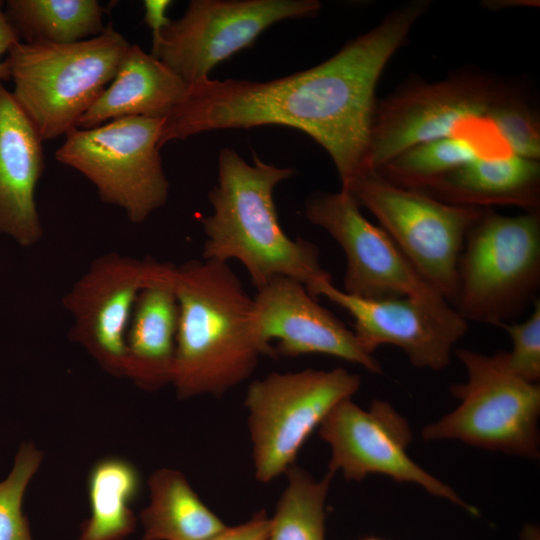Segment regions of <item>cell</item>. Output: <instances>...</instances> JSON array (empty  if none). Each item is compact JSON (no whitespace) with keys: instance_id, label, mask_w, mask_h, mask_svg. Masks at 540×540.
Instances as JSON below:
<instances>
[{"instance_id":"obj_29","label":"cell","mask_w":540,"mask_h":540,"mask_svg":"<svg viewBox=\"0 0 540 540\" xmlns=\"http://www.w3.org/2000/svg\"><path fill=\"white\" fill-rule=\"evenodd\" d=\"M271 518L265 511L255 513L248 521L223 530L206 540H266L271 529Z\"/></svg>"},{"instance_id":"obj_1","label":"cell","mask_w":540,"mask_h":540,"mask_svg":"<svg viewBox=\"0 0 540 540\" xmlns=\"http://www.w3.org/2000/svg\"><path fill=\"white\" fill-rule=\"evenodd\" d=\"M427 8L425 0L409 2L329 59L292 75L263 82L208 77L189 85L164 118L160 147L213 130L288 126L327 151L348 190L363 171L380 75Z\"/></svg>"},{"instance_id":"obj_26","label":"cell","mask_w":540,"mask_h":540,"mask_svg":"<svg viewBox=\"0 0 540 540\" xmlns=\"http://www.w3.org/2000/svg\"><path fill=\"white\" fill-rule=\"evenodd\" d=\"M42 459V452L32 443H23L9 475L0 481V540H33L22 503L25 490Z\"/></svg>"},{"instance_id":"obj_4","label":"cell","mask_w":540,"mask_h":540,"mask_svg":"<svg viewBox=\"0 0 540 540\" xmlns=\"http://www.w3.org/2000/svg\"><path fill=\"white\" fill-rule=\"evenodd\" d=\"M130 43L111 24L69 44L18 41L7 54L11 92L42 141L66 136L115 77Z\"/></svg>"},{"instance_id":"obj_11","label":"cell","mask_w":540,"mask_h":540,"mask_svg":"<svg viewBox=\"0 0 540 540\" xmlns=\"http://www.w3.org/2000/svg\"><path fill=\"white\" fill-rule=\"evenodd\" d=\"M320 8L316 0H192L150 54L189 86L208 78L217 64L250 46L274 23L312 17Z\"/></svg>"},{"instance_id":"obj_14","label":"cell","mask_w":540,"mask_h":540,"mask_svg":"<svg viewBox=\"0 0 540 540\" xmlns=\"http://www.w3.org/2000/svg\"><path fill=\"white\" fill-rule=\"evenodd\" d=\"M305 214L344 251L345 293L366 299L415 297L436 306L449 304L416 271L391 237L364 217L351 192L341 189L313 196Z\"/></svg>"},{"instance_id":"obj_23","label":"cell","mask_w":540,"mask_h":540,"mask_svg":"<svg viewBox=\"0 0 540 540\" xmlns=\"http://www.w3.org/2000/svg\"><path fill=\"white\" fill-rule=\"evenodd\" d=\"M4 13L25 43H75L106 28L105 9L97 0H7Z\"/></svg>"},{"instance_id":"obj_31","label":"cell","mask_w":540,"mask_h":540,"mask_svg":"<svg viewBox=\"0 0 540 540\" xmlns=\"http://www.w3.org/2000/svg\"><path fill=\"white\" fill-rule=\"evenodd\" d=\"M19 40L15 30L4 13V4L0 1V82L10 80V68L7 59H3Z\"/></svg>"},{"instance_id":"obj_32","label":"cell","mask_w":540,"mask_h":540,"mask_svg":"<svg viewBox=\"0 0 540 540\" xmlns=\"http://www.w3.org/2000/svg\"><path fill=\"white\" fill-rule=\"evenodd\" d=\"M360 540H384V539H381L379 537L369 536V537H364Z\"/></svg>"},{"instance_id":"obj_7","label":"cell","mask_w":540,"mask_h":540,"mask_svg":"<svg viewBox=\"0 0 540 540\" xmlns=\"http://www.w3.org/2000/svg\"><path fill=\"white\" fill-rule=\"evenodd\" d=\"M163 122L131 116L76 128L65 136L55 158L88 179L103 202L140 224L164 206L169 195L159 153Z\"/></svg>"},{"instance_id":"obj_19","label":"cell","mask_w":540,"mask_h":540,"mask_svg":"<svg viewBox=\"0 0 540 540\" xmlns=\"http://www.w3.org/2000/svg\"><path fill=\"white\" fill-rule=\"evenodd\" d=\"M420 191L455 205L516 206L526 212L539 211L540 163L512 153L479 157Z\"/></svg>"},{"instance_id":"obj_5","label":"cell","mask_w":540,"mask_h":540,"mask_svg":"<svg viewBox=\"0 0 540 540\" xmlns=\"http://www.w3.org/2000/svg\"><path fill=\"white\" fill-rule=\"evenodd\" d=\"M540 281V211L515 216L484 208L458 262L453 308L467 321L512 322Z\"/></svg>"},{"instance_id":"obj_28","label":"cell","mask_w":540,"mask_h":540,"mask_svg":"<svg viewBox=\"0 0 540 540\" xmlns=\"http://www.w3.org/2000/svg\"><path fill=\"white\" fill-rule=\"evenodd\" d=\"M512 341V350L507 352L511 370L520 378L538 383L540 379V300L533 301V310L523 322L502 324Z\"/></svg>"},{"instance_id":"obj_17","label":"cell","mask_w":540,"mask_h":540,"mask_svg":"<svg viewBox=\"0 0 540 540\" xmlns=\"http://www.w3.org/2000/svg\"><path fill=\"white\" fill-rule=\"evenodd\" d=\"M42 143L0 82V233L25 248L44 234L35 198L45 167Z\"/></svg>"},{"instance_id":"obj_3","label":"cell","mask_w":540,"mask_h":540,"mask_svg":"<svg viewBox=\"0 0 540 540\" xmlns=\"http://www.w3.org/2000/svg\"><path fill=\"white\" fill-rule=\"evenodd\" d=\"M179 307L172 383L180 399L222 396L254 372L266 350L252 328L253 298L228 263L176 267Z\"/></svg>"},{"instance_id":"obj_13","label":"cell","mask_w":540,"mask_h":540,"mask_svg":"<svg viewBox=\"0 0 540 540\" xmlns=\"http://www.w3.org/2000/svg\"><path fill=\"white\" fill-rule=\"evenodd\" d=\"M174 268L149 256L117 252L94 259L62 300L72 319L70 340L109 374L125 376V339L136 299L143 288Z\"/></svg>"},{"instance_id":"obj_30","label":"cell","mask_w":540,"mask_h":540,"mask_svg":"<svg viewBox=\"0 0 540 540\" xmlns=\"http://www.w3.org/2000/svg\"><path fill=\"white\" fill-rule=\"evenodd\" d=\"M172 4L169 0H146L144 1V22L152 33V45L156 44L161 33L170 23L167 10Z\"/></svg>"},{"instance_id":"obj_24","label":"cell","mask_w":540,"mask_h":540,"mask_svg":"<svg viewBox=\"0 0 540 540\" xmlns=\"http://www.w3.org/2000/svg\"><path fill=\"white\" fill-rule=\"evenodd\" d=\"M488 140L503 142L492 130L420 143L400 153L378 172L400 187L424 190L438 178L479 157L497 156L485 145Z\"/></svg>"},{"instance_id":"obj_22","label":"cell","mask_w":540,"mask_h":540,"mask_svg":"<svg viewBox=\"0 0 540 540\" xmlns=\"http://www.w3.org/2000/svg\"><path fill=\"white\" fill-rule=\"evenodd\" d=\"M90 517L77 540H125L135 531L132 502L141 490L137 468L120 457H106L91 468L87 480Z\"/></svg>"},{"instance_id":"obj_27","label":"cell","mask_w":540,"mask_h":540,"mask_svg":"<svg viewBox=\"0 0 540 540\" xmlns=\"http://www.w3.org/2000/svg\"><path fill=\"white\" fill-rule=\"evenodd\" d=\"M487 119L512 154L539 160V117L514 91L509 90L490 108Z\"/></svg>"},{"instance_id":"obj_25","label":"cell","mask_w":540,"mask_h":540,"mask_svg":"<svg viewBox=\"0 0 540 540\" xmlns=\"http://www.w3.org/2000/svg\"><path fill=\"white\" fill-rule=\"evenodd\" d=\"M285 474L288 482L266 540H325V503L333 476L317 480L294 465Z\"/></svg>"},{"instance_id":"obj_2","label":"cell","mask_w":540,"mask_h":540,"mask_svg":"<svg viewBox=\"0 0 540 540\" xmlns=\"http://www.w3.org/2000/svg\"><path fill=\"white\" fill-rule=\"evenodd\" d=\"M294 173L256 155L249 164L233 149L222 148L217 184L208 194L213 212L201 220L206 235L202 258L239 261L257 289L280 276L299 281L307 290L318 281L332 280L320 263L318 247L290 238L279 223L273 192Z\"/></svg>"},{"instance_id":"obj_10","label":"cell","mask_w":540,"mask_h":540,"mask_svg":"<svg viewBox=\"0 0 540 540\" xmlns=\"http://www.w3.org/2000/svg\"><path fill=\"white\" fill-rule=\"evenodd\" d=\"M361 378L343 368L270 373L248 387L245 406L257 480L267 483L294 465L299 450Z\"/></svg>"},{"instance_id":"obj_20","label":"cell","mask_w":540,"mask_h":540,"mask_svg":"<svg viewBox=\"0 0 540 540\" xmlns=\"http://www.w3.org/2000/svg\"><path fill=\"white\" fill-rule=\"evenodd\" d=\"M187 89L188 85L163 62L131 44L115 77L81 117L78 128H93L131 116L166 118Z\"/></svg>"},{"instance_id":"obj_16","label":"cell","mask_w":540,"mask_h":540,"mask_svg":"<svg viewBox=\"0 0 540 540\" xmlns=\"http://www.w3.org/2000/svg\"><path fill=\"white\" fill-rule=\"evenodd\" d=\"M252 328L268 356L324 354L359 364L372 373L382 367L336 316L306 287L288 277H276L253 297Z\"/></svg>"},{"instance_id":"obj_21","label":"cell","mask_w":540,"mask_h":540,"mask_svg":"<svg viewBox=\"0 0 540 540\" xmlns=\"http://www.w3.org/2000/svg\"><path fill=\"white\" fill-rule=\"evenodd\" d=\"M148 485L150 503L140 514L141 540H206L226 527L181 472L159 469Z\"/></svg>"},{"instance_id":"obj_6","label":"cell","mask_w":540,"mask_h":540,"mask_svg":"<svg viewBox=\"0 0 540 540\" xmlns=\"http://www.w3.org/2000/svg\"><path fill=\"white\" fill-rule=\"evenodd\" d=\"M454 353L467 371V381L451 387L459 405L426 425L423 439L457 440L508 455L538 458L539 383L517 376L509 367L507 352L485 355L457 348Z\"/></svg>"},{"instance_id":"obj_15","label":"cell","mask_w":540,"mask_h":540,"mask_svg":"<svg viewBox=\"0 0 540 540\" xmlns=\"http://www.w3.org/2000/svg\"><path fill=\"white\" fill-rule=\"evenodd\" d=\"M307 291L352 316V331L365 351L373 354L381 345H394L415 367L441 370L448 366L454 345L467 331V321L450 304L436 306L415 297H356L335 287L332 280L318 281Z\"/></svg>"},{"instance_id":"obj_12","label":"cell","mask_w":540,"mask_h":540,"mask_svg":"<svg viewBox=\"0 0 540 540\" xmlns=\"http://www.w3.org/2000/svg\"><path fill=\"white\" fill-rule=\"evenodd\" d=\"M319 435L331 448L328 473L332 476L340 471L346 480L361 481L371 474L385 475L417 484L473 516L480 515L475 506L411 459L410 425L387 401L374 399L365 410L345 399L321 423Z\"/></svg>"},{"instance_id":"obj_18","label":"cell","mask_w":540,"mask_h":540,"mask_svg":"<svg viewBox=\"0 0 540 540\" xmlns=\"http://www.w3.org/2000/svg\"><path fill=\"white\" fill-rule=\"evenodd\" d=\"M176 267L141 290L126 333L124 377L147 391L172 383L179 319Z\"/></svg>"},{"instance_id":"obj_9","label":"cell","mask_w":540,"mask_h":540,"mask_svg":"<svg viewBox=\"0 0 540 540\" xmlns=\"http://www.w3.org/2000/svg\"><path fill=\"white\" fill-rule=\"evenodd\" d=\"M509 90L476 74L401 89L376 104L363 170L379 171L420 143L493 130L487 114Z\"/></svg>"},{"instance_id":"obj_8","label":"cell","mask_w":540,"mask_h":540,"mask_svg":"<svg viewBox=\"0 0 540 540\" xmlns=\"http://www.w3.org/2000/svg\"><path fill=\"white\" fill-rule=\"evenodd\" d=\"M378 220L416 271L449 302L466 235L484 208L455 205L363 170L348 190Z\"/></svg>"}]
</instances>
